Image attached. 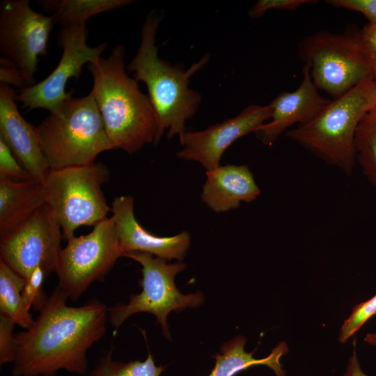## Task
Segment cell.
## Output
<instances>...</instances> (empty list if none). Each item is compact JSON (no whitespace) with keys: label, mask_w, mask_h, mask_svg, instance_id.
I'll return each instance as SVG.
<instances>
[{"label":"cell","mask_w":376,"mask_h":376,"mask_svg":"<svg viewBox=\"0 0 376 376\" xmlns=\"http://www.w3.org/2000/svg\"><path fill=\"white\" fill-rule=\"evenodd\" d=\"M375 80L363 81L334 99L314 118L286 132L292 141L349 176L356 162L355 136L364 116L375 107Z\"/></svg>","instance_id":"4"},{"label":"cell","mask_w":376,"mask_h":376,"mask_svg":"<svg viewBox=\"0 0 376 376\" xmlns=\"http://www.w3.org/2000/svg\"><path fill=\"white\" fill-rule=\"evenodd\" d=\"M246 343V337L239 335L224 343L220 347L221 352L213 356L215 364L207 376H235L251 367L259 365L267 366L276 376H286V371L280 362L281 358L288 352L285 342H280L268 356L261 359L253 357L256 350L250 352L245 351Z\"/></svg>","instance_id":"19"},{"label":"cell","mask_w":376,"mask_h":376,"mask_svg":"<svg viewBox=\"0 0 376 376\" xmlns=\"http://www.w3.org/2000/svg\"><path fill=\"white\" fill-rule=\"evenodd\" d=\"M44 203L42 184L0 180V238L26 222Z\"/></svg>","instance_id":"18"},{"label":"cell","mask_w":376,"mask_h":376,"mask_svg":"<svg viewBox=\"0 0 376 376\" xmlns=\"http://www.w3.org/2000/svg\"><path fill=\"white\" fill-rule=\"evenodd\" d=\"M132 0H39L38 3L62 27L86 24L92 16L120 8Z\"/></svg>","instance_id":"20"},{"label":"cell","mask_w":376,"mask_h":376,"mask_svg":"<svg viewBox=\"0 0 376 376\" xmlns=\"http://www.w3.org/2000/svg\"><path fill=\"white\" fill-rule=\"evenodd\" d=\"M326 2L338 8L359 13L368 22L376 23V0H328Z\"/></svg>","instance_id":"29"},{"label":"cell","mask_w":376,"mask_h":376,"mask_svg":"<svg viewBox=\"0 0 376 376\" xmlns=\"http://www.w3.org/2000/svg\"><path fill=\"white\" fill-rule=\"evenodd\" d=\"M272 113L269 104H251L236 116L201 131L186 132L177 152L182 159L200 163L206 171L220 166L226 150L238 139L267 122Z\"/></svg>","instance_id":"13"},{"label":"cell","mask_w":376,"mask_h":376,"mask_svg":"<svg viewBox=\"0 0 376 376\" xmlns=\"http://www.w3.org/2000/svg\"><path fill=\"white\" fill-rule=\"evenodd\" d=\"M68 299L56 287L32 325L15 334L13 376L86 375L87 352L105 334L108 307L97 299L70 306Z\"/></svg>","instance_id":"1"},{"label":"cell","mask_w":376,"mask_h":376,"mask_svg":"<svg viewBox=\"0 0 376 376\" xmlns=\"http://www.w3.org/2000/svg\"><path fill=\"white\" fill-rule=\"evenodd\" d=\"M125 47L116 45L107 58L101 56L87 65L91 90L114 149L132 154L155 142L157 122L148 95L128 76Z\"/></svg>","instance_id":"3"},{"label":"cell","mask_w":376,"mask_h":376,"mask_svg":"<svg viewBox=\"0 0 376 376\" xmlns=\"http://www.w3.org/2000/svg\"><path fill=\"white\" fill-rule=\"evenodd\" d=\"M124 256L141 265L142 279L139 283L142 290L131 295L127 304L108 307L109 320L114 332L130 316L149 313L155 316L164 335L170 339L166 320L169 313L199 306L204 301L203 295L200 291L184 295L176 288L175 277L187 267L182 262L168 263L166 260L139 251L127 253Z\"/></svg>","instance_id":"8"},{"label":"cell","mask_w":376,"mask_h":376,"mask_svg":"<svg viewBox=\"0 0 376 376\" xmlns=\"http://www.w3.org/2000/svg\"><path fill=\"white\" fill-rule=\"evenodd\" d=\"M109 179L101 162L50 169L42 183L45 203L59 224L65 240L81 226H95L111 211L102 190Z\"/></svg>","instance_id":"6"},{"label":"cell","mask_w":376,"mask_h":376,"mask_svg":"<svg viewBox=\"0 0 376 376\" xmlns=\"http://www.w3.org/2000/svg\"><path fill=\"white\" fill-rule=\"evenodd\" d=\"M62 237L59 224L44 203L26 222L0 238V260L25 280L37 267L48 276L56 272Z\"/></svg>","instance_id":"12"},{"label":"cell","mask_w":376,"mask_h":376,"mask_svg":"<svg viewBox=\"0 0 376 376\" xmlns=\"http://www.w3.org/2000/svg\"><path fill=\"white\" fill-rule=\"evenodd\" d=\"M54 25L52 18L34 10L29 0L0 3V54L19 67L29 86L36 84L39 58L47 54Z\"/></svg>","instance_id":"10"},{"label":"cell","mask_w":376,"mask_h":376,"mask_svg":"<svg viewBox=\"0 0 376 376\" xmlns=\"http://www.w3.org/2000/svg\"><path fill=\"white\" fill-rule=\"evenodd\" d=\"M354 348L351 357L349 358L345 372L343 376H368L362 370L356 350V340H353Z\"/></svg>","instance_id":"32"},{"label":"cell","mask_w":376,"mask_h":376,"mask_svg":"<svg viewBox=\"0 0 376 376\" xmlns=\"http://www.w3.org/2000/svg\"><path fill=\"white\" fill-rule=\"evenodd\" d=\"M49 113L36 130L50 169L90 164L114 149L91 92L69 97Z\"/></svg>","instance_id":"5"},{"label":"cell","mask_w":376,"mask_h":376,"mask_svg":"<svg viewBox=\"0 0 376 376\" xmlns=\"http://www.w3.org/2000/svg\"><path fill=\"white\" fill-rule=\"evenodd\" d=\"M361 36L371 66L373 79L376 81V23L366 24L361 29Z\"/></svg>","instance_id":"31"},{"label":"cell","mask_w":376,"mask_h":376,"mask_svg":"<svg viewBox=\"0 0 376 376\" xmlns=\"http://www.w3.org/2000/svg\"><path fill=\"white\" fill-rule=\"evenodd\" d=\"M87 39L86 24L61 29L57 44L63 49L61 58L45 79L19 91L16 100L22 103L23 109H45L51 112L72 97L73 92L65 91L67 82L71 78L77 79L84 65L100 58L107 47L106 42L91 47Z\"/></svg>","instance_id":"11"},{"label":"cell","mask_w":376,"mask_h":376,"mask_svg":"<svg viewBox=\"0 0 376 376\" xmlns=\"http://www.w3.org/2000/svg\"><path fill=\"white\" fill-rule=\"evenodd\" d=\"M376 315V295L370 299L355 305L350 316L343 322L339 330L338 340L345 343L372 317Z\"/></svg>","instance_id":"24"},{"label":"cell","mask_w":376,"mask_h":376,"mask_svg":"<svg viewBox=\"0 0 376 376\" xmlns=\"http://www.w3.org/2000/svg\"><path fill=\"white\" fill-rule=\"evenodd\" d=\"M298 54L308 66L315 87L334 99L373 79L361 29L350 26L340 33L315 32L299 42Z\"/></svg>","instance_id":"7"},{"label":"cell","mask_w":376,"mask_h":376,"mask_svg":"<svg viewBox=\"0 0 376 376\" xmlns=\"http://www.w3.org/2000/svg\"><path fill=\"white\" fill-rule=\"evenodd\" d=\"M67 242L57 263V288L76 301L92 283L102 281L124 253L111 217L93 226L88 234Z\"/></svg>","instance_id":"9"},{"label":"cell","mask_w":376,"mask_h":376,"mask_svg":"<svg viewBox=\"0 0 376 376\" xmlns=\"http://www.w3.org/2000/svg\"><path fill=\"white\" fill-rule=\"evenodd\" d=\"M26 280L0 260V313L27 329L34 322L22 299Z\"/></svg>","instance_id":"21"},{"label":"cell","mask_w":376,"mask_h":376,"mask_svg":"<svg viewBox=\"0 0 376 376\" xmlns=\"http://www.w3.org/2000/svg\"><path fill=\"white\" fill-rule=\"evenodd\" d=\"M202 201L215 212L237 208L242 202L251 203L260 194L253 175L246 165L227 164L206 171Z\"/></svg>","instance_id":"17"},{"label":"cell","mask_w":376,"mask_h":376,"mask_svg":"<svg viewBox=\"0 0 376 376\" xmlns=\"http://www.w3.org/2000/svg\"><path fill=\"white\" fill-rule=\"evenodd\" d=\"M0 180L13 181L33 180L6 143L0 139Z\"/></svg>","instance_id":"26"},{"label":"cell","mask_w":376,"mask_h":376,"mask_svg":"<svg viewBox=\"0 0 376 376\" xmlns=\"http://www.w3.org/2000/svg\"><path fill=\"white\" fill-rule=\"evenodd\" d=\"M16 95L11 86L0 84V139L32 180L42 184L50 169L42 150L36 127L19 113Z\"/></svg>","instance_id":"14"},{"label":"cell","mask_w":376,"mask_h":376,"mask_svg":"<svg viewBox=\"0 0 376 376\" xmlns=\"http://www.w3.org/2000/svg\"><path fill=\"white\" fill-rule=\"evenodd\" d=\"M15 323L0 315V364L13 363L16 355Z\"/></svg>","instance_id":"27"},{"label":"cell","mask_w":376,"mask_h":376,"mask_svg":"<svg viewBox=\"0 0 376 376\" xmlns=\"http://www.w3.org/2000/svg\"><path fill=\"white\" fill-rule=\"evenodd\" d=\"M113 349L101 358L95 367L84 376H160L165 370L163 366H157L150 354L148 352L144 361H130L123 362L113 360Z\"/></svg>","instance_id":"23"},{"label":"cell","mask_w":376,"mask_h":376,"mask_svg":"<svg viewBox=\"0 0 376 376\" xmlns=\"http://www.w3.org/2000/svg\"><path fill=\"white\" fill-rule=\"evenodd\" d=\"M46 276L45 272L40 267H37L26 279L22 296L28 309L33 307L40 311L45 304L47 299L43 292L42 284Z\"/></svg>","instance_id":"25"},{"label":"cell","mask_w":376,"mask_h":376,"mask_svg":"<svg viewBox=\"0 0 376 376\" xmlns=\"http://www.w3.org/2000/svg\"><path fill=\"white\" fill-rule=\"evenodd\" d=\"M363 340L368 345L376 346V332L368 333Z\"/></svg>","instance_id":"33"},{"label":"cell","mask_w":376,"mask_h":376,"mask_svg":"<svg viewBox=\"0 0 376 376\" xmlns=\"http://www.w3.org/2000/svg\"><path fill=\"white\" fill-rule=\"evenodd\" d=\"M355 150L363 174L376 187V107L364 116L357 127Z\"/></svg>","instance_id":"22"},{"label":"cell","mask_w":376,"mask_h":376,"mask_svg":"<svg viewBox=\"0 0 376 376\" xmlns=\"http://www.w3.org/2000/svg\"><path fill=\"white\" fill-rule=\"evenodd\" d=\"M302 75L301 84L296 90L281 92L269 103L272 109L269 120L254 132L263 143L273 145L290 127L310 121L331 101L320 94L306 64Z\"/></svg>","instance_id":"15"},{"label":"cell","mask_w":376,"mask_h":376,"mask_svg":"<svg viewBox=\"0 0 376 376\" xmlns=\"http://www.w3.org/2000/svg\"><path fill=\"white\" fill-rule=\"evenodd\" d=\"M0 81L1 84L21 89L29 86L19 67L13 61L3 57L0 58Z\"/></svg>","instance_id":"30"},{"label":"cell","mask_w":376,"mask_h":376,"mask_svg":"<svg viewBox=\"0 0 376 376\" xmlns=\"http://www.w3.org/2000/svg\"><path fill=\"white\" fill-rule=\"evenodd\" d=\"M374 98H375V107H376V81H375V92H374Z\"/></svg>","instance_id":"34"},{"label":"cell","mask_w":376,"mask_h":376,"mask_svg":"<svg viewBox=\"0 0 376 376\" xmlns=\"http://www.w3.org/2000/svg\"><path fill=\"white\" fill-rule=\"evenodd\" d=\"M163 17L164 13L155 9L147 15L141 30L139 47L127 66L137 82L146 85L155 109L157 132L153 145L159 143L166 130L169 139L177 135L182 141L186 133L185 123L196 113L201 101L200 93L189 87V79L210 58L205 54L187 70L160 58L155 39Z\"/></svg>","instance_id":"2"},{"label":"cell","mask_w":376,"mask_h":376,"mask_svg":"<svg viewBox=\"0 0 376 376\" xmlns=\"http://www.w3.org/2000/svg\"><path fill=\"white\" fill-rule=\"evenodd\" d=\"M113 219L119 244L124 255L130 252H143L171 260H181L190 245V235L187 231L170 237H161L146 230L136 220L134 212V198L119 196L111 203Z\"/></svg>","instance_id":"16"},{"label":"cell","mask_w":376,"mask_h":376,"mask_svg":"<svg viewBox=\"0 0 376 376\" xmlns=\"http://www.w3.org/2000/svg\"><path fill=\"white\" fill-rule=\"evenodd\" d=\"M317 2L313 0H259L249 10L248 15L256 18L269 10H294L304 5Z\"/></svg>","instance_id":"28"}]
</instances>
